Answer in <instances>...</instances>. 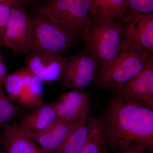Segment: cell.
Masks as SVG:
<instances>
[{
	"instance_id": "e0dca14e",
	"label": "cell",
	"mask_w": 153,
	"mask_h": 153,
	"mask_svg": "<svg viewBox=\"0 0 153 153\" xmlns=\"http://www.w3.org/2000/svg\"><path fill=\"white\" fill-rule=\"evenodd\" d=\"M89 124L87 141L77 153H110L107 146L102 119L89 117Z\"/></svg>"
},
{
	"instance_id": "44dd1931",
	"label": "cell",
	"mask_w": 153,
	"mask_h": 153,
	"mask_svg": "<svg viewBox=\"0 0 153 153\" xmlns=\"http://www.w3.org/2000/svg\"><path fill=\"white\" fill-rule=\"evenodd\" d=\"M130 10L143 14L153 13V0H126Z\"/></svg>"
},
{
	"instance_id": "6da1fadb",
	"label": "cell",
	"mask_w": 153,
	"mask_h": 153,
	"mask_svg": "<svg viewBox=\"0 0 153 153\" xmlns=\"http://www.w3.org/2000/svg\"><path fill=\"white\" fill-rule=\"evenodd\" d=\"M102 119L110 153L128 147L152 149L153 109L131 104L116 94Z\"/></svg>"
},
{
	"instance_id": "4fadbf2b",
	"label": "cell",
	"mask_w": 153,
	"mask_h": 153,
	"mask_svg": "<svg viewBox=\"0 0 153 153\" xmlns=\"http://www.w3.org/2000/svg\"><path fill=\"white\" fill-rule=\"evenodd\" d=\"M59 120L52 105H44L34 108L19 122L18 128L25 134L39 133Z\"/></svg>"
},
{
	"instance_id": "2e32d148",
	"label": "cell",
	"mask_w": 153,
	"mask_h": 153,
	"mask_svg": "<svg viewBox=\"0 0 153 153\" xmlns=\"http://www.w3.org/2000/svg\"><path fill=\"white\" fill-rule=\"evenodd\" d=\"M44 83L28 69L25 85L18 103L32 109L43 105Z\"/></svg>"
},
{
	"instance_id": "4316f807",
	"label": "cell",
	"mask_w": 153,
	"mask_h": 153,
	"mask_svg": "<svg viewBox=\"0 0 153 153\" xmlns=\"http://www.w3.org/2000/svg\"><path fill=\"white\" fill-rule=\"evenodd\" d=\"M0 153H8L7 152H4V151H3L1 150L0 149Z\"/></svg>"
},
{
	"instance_id": "5b68a950",
	"label": "cell",
	"mask_w": 153,
	"mask_h": 153,
	"mask_svg": "<svg viewBox=\"0 0 153 153\" xmlns=\"http://www.w3.org/2000/svg\"><path fill=\"white\" fill-rule=\"evenodd\" d=\"M82 40L85 49L99 66L114 60L120 53L123 39L118 22H92Z\"/></svg>"
},
{
	"instance_id": "7402d4cb",
	"label": "cell",
	"mask_w": 153,
	"mask_h": 153,
	"mask_svg": "<svg viewBox=\"0 0 153 153\" xmlns=\"http://www.w3.org/2000/svg\"><path fill=\"white\" fill-rule=\"evenodd\" d=\"M12 7L8 5L0 4V43L9 19L10 16Z\"/></svg>"
},
{
	"instance_id": "52a82bcc",
	"label": "cell",
	"mask_w": 153,
	"mask_h": 153,
	"mask_svg": "<svg viewBox=\"0 0 153 153\" xmlns=\"http://www.w3.org/2000/svg\"><path fill=\"white\" fill-rule=\"evenodd\" d=\"M99 65L86 49L72 57H67L60 81L71 90L84 91L95 81Z\"/></svg>"
},
{
	"instance_id": "ffe728a7",
	"label": "cell",
	"mask_w": 153,
	"mask_h": 153,
	"mask_svg": "<svg viewBox=\"0 0 153 153\" xmlns=\"http://www.w3.org/2000/svg\"><path fill=\"white\" fill-rule=\"evenodd\" d=\"M19 108L11 101L0 85V129L12 123L18 114Z\"/></svg>"
},
{
	"instance_id": "8fae6325",
	"label": "cell",
	"mask_w": 153,
	"mask_h": 153,
	"mask_svg": "<svg viewBox=\"0 0 153 153\" xmlns=\"http://www.w3.org/2000/svg\"><path fill=\"white\" fill-rule=\"evenodd\" d=\"M90 103L87 92L70 90L63 94L52 105L59 120L75 121L88 117Z\"/></svg>"
},
{
	"instance_id": "7a4b0ae2",
	"label": "cell",
	"mask_w": 153,
	"mask_h": 153,
	"mask_svg": "<svg viewBox=\"0 0 153 153\" xmlns=\"http://www.w3.org/2000/svg\"><path fill=\"white\" fill-rule=\"evenodd\" d=\"M153 54L130 41L123 40L121 51L109 63L100 66L95 80L97 88L120 89L139 73Z\"/></svg>"
},
{
	"instance_id": "d6986e66",
	"label": "cell",
	"mask_w": 153,
	"mask_h": 153,
	"mask_svg": "<svg viewBox=\"0 0 153 153\" xmlns=\"http://www.w3.org/2000/svg\"><path fill=\"white\" fill-rule=\"evenodd\" d=\"M27 67L7 74L3 81V86L6 94L13 102H17L25 85V77L27 71Z\"/></svg>"
},
{
	"instance_id": "cb8c5ba5",
	"label": "cell",
	"mask_w": 153,
	"mask_h": 153,
	"mask_svg": "<svg viewBox=\"0 0 153 153\" xmlns=\"http://www.w3.org/2000/svg\"><path fill=\"white\" fill-rule=\"evenodd\" d=\"M7 69L4 60L0 59V85H3V81L7 75Z\"/></svg>"
},
{
	"instance_id": "9c48e42d",
	"label": "cell",
	"mask_w": 153,
	"mask_h": 153,
	"mask_svg": "<svg viewBox=\"0 0 153 153\" xmlns=\"http://www.w3.org/2000/svg\"><path fill=\"white\" fill-rule=\"evenodd\" d=\"M115 91L129 103L153 109V55L139 73Z\"/></svg>"
},
{
	"instance_id": "30bf717a",
	"label": "cell",
	"mask_w": 153,
	"mask_h": 153,
	"mask_svg": "<svg viewBox=\"0 0 153 153\" xmlns=\"http://www.w3.org/2000/svg\"><path fill=\"white\" fill-rule=\"evenodd\" d=\"M67 57L47 53L29 54L25 58L26 67L45 83L60 80Z\"/></svg>"
},
{
	"instance_id": "7c38bea8",
	"label": "cell",
	"mask_w": 153,
	"mask_h": 153,
	"mask_svg": "<svg viewBox=\"0 0 153 153\" xmlns=\"http://www.w3.org/2000/svg\"><path fill=\"white\" fill-rule=\"evenodd\" d=\"M88 117L75 121L58 120L52 125L41 132L25 134L34 142H36L38 143L40 148L45 153H55L61 146L70 132L77 125Z\"/></svg>"
},
{
	"instance_id": "ac0fdd59",
	"label": "cell",
	"mask_w": 153,
	"mask_h": 153,
	"mask_svg": "<svg viewBox=\"0 0 153 153\" xmlns=\"http://www.w3.org/2000/svg\"><path fill=\"white\" fill-rule=\"evenodd\" d=\"M89 130V117H88L70 132L55 153H78L87 141Z\"/></svg>"
},
{
	"instance_id": "5bb4252c",
	"label": "cell",
	"mask_w": 153,
	"mask_h": 153,
	"mask_svg": "<svg viewBox=\"0 0 153 153\" xmlns=\"http://www.w3.org/2000/svg\"><path fill=\"white\" fill-rule=\"evenodd\" d=\"M1 146L9 153H46L18 128L16 122L1 129Z\"/></svg>"
},
{
	"instance_id": "277c9868",
	"label": "cell",
	"mask_w": 153,
	"mask_h": 153,
	"mask_svg": "<svg viewBox=\"0 0 153 153\" xmlns=\"http://www.w3.org/2000/svg\"><path fill=\"white\" fill-rule=\"evenodd\" d=\"M36 11L81 39L92 23L89 0H42Z\"/></svg>"
},
{
	"instance_id": "8992f818",
	"label": "cell",
	"mask_w": 153,
	"mask_h": 153,
	"mask_svg": "<svg viewBox=\"0 0 153 153\" xmlns=\"http://www.w3.org/2000/svg\"><path fill=\"white\" fill-rule=\"evenodd\" d=\"M32 36L31 14L28 13L22 5L12 7L1 44L16 55L27 56L30 54Z\"/></svg>"
},
{
	"instance_id": "484cf974",
	"label": "cell",
	"mask_w": 153,
	"mask_h": 153,
	"mask_svg": "<svg viewBox=\"0 0 153 153\" xmlns=\"http://www.w3.org/2000/svg\"><path fill=\"white\" fill-rule=\"evenodd\" d=\"M22 3H26V4H28V3H30L33 2L37 0H21Z\"/></svg>"
},
{
	"instance_id": "83f0119b",
	"label": "cell",
	"mask_w": 153,
	"mask_h": 153,
	"mask_svg": "<svg viewBox=\"0 0 153 153\" xmlns=\"http://www.w3.org/2000/svg\"><path fill=\"white\" fill-rule=\"evenodd\" d=\"M1 129H0V134H1ZM1 146V137H0V146Z\"/></svg>"
},
{
	"instance_id": "9a60e30c",
	"label": "cell",
	"mask_w": 153,
	"mask_h": 153,
	"mask_svg": "<svg viewBox=\"0 0 153 153\" xmlns=\"http://www.w3.org/2000/svg\"><path fill=\"white\" fill-rule=\"evenodd\" d=\"M91 22H118L129 10L126 0H89Z\"/></svg>"
},
{
	"instance_id": "3957f363",
	"label": "cell",
	"mask_w": 153,
	"mask_h": 153,
	"mask_svg": "<svg viewBox=\"0 0 153 153\" xmlns=\"http://www.w3.org/2000/svg\"><path fill=\"white\" fill-rule=\"evenodd\" d=\"M33 36L30 54L63 55L81 41L76 34L55 24L36 11L31 15Z\"/></svg>"
},
{
	"instance_id": "d4e9b609",
	"label": "cell",
	"mask_w": 153,
	"mask_h": 153,
	"mask_svg": "<svg viewBox=\"0 0 153 153\" xmlns=\"http://www.w3.org/2000/svg\"><path fill=\"white\" fill-rule=\"evenodd\" d=\"M21 0H0V4L8 5L11 7L22 5Z\"/></svg>"
},
{
	"instance_id": "603a6c76",
	"label": "cell",
	"mask_w": 153,
	"mask_h": 153,
	"mask_svg": "<svg viewBox=\"0 0 153 153\" xmlns=\"http://www.w3.org/2000/svg\"><path fill=\"white\" fill-rule=\"evenodd\" d=\"M147 148L142 146L128 147L121 148L114 153H148Z\"/></svg>"
},
{
	"instance_id": "ba28073f",
	"label": "cell",
	"mask_w": 153,
	"mask_h": 153,
	"mask_svg": "<svg viewBox=\"0 0 153 153\" xmlns=\"http://www.w3.org/2000/svg\"><path fill=\"white\" fill-rule=\"evenodd\" d=\"M123 40L153 52V13L143 14L129 9L118 22Z\"/></svg>"
}]
</instances>
